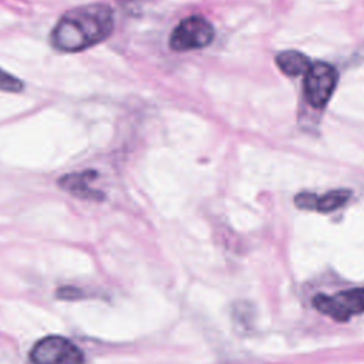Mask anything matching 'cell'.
Returning a JSON list of instances; mask_svg holds the SVG:
<instances>
[{"label": "cell", "instance_id": "1", "mask_svg": "<svg viewBox=\"0 0 364 364\" xmlns=\"http://www.w3.org/2000/svg\"><path fill=\"white\" fill-rule=\"evenodd\" d=\"M114 24V10L108 4H82L58 18L50 33V43L58 51L78 53L107 40Z\"/></svg>", "mask_w": 364, "mask_h": 364}, {"label": "cell", "instance_id": "2", "mask_svg": "<svg viewBox=\"0 0 364 364\" xmlns=\"http://www.w3.org/2000/svg\"><path fill=\"white\" fill-rule=\"evenodd\" d=\"M215 38V28L203 16L182 18L169 36V47L173 51H191L208 47Z\"/></svg>", "mask_w": 364, "mask_h": 364}, {"label": "cell", "instance_id": "3", "mask_svg": "<svg viewBox=\"0 0 364 364\" xmlns=\"http://www.w3.org/2000/svg\"><path fill=\"white\" fill-rule=\"evenodd\" d=\"M30 364H84L82 351L63 336L40 338L28 354Z\"/></svg>", "mask_w": 364, "mask_h": 364}, {"label": "cell", "instance_id": "4", "mask_svg": "<svg viewBox=\"0 0 364 364\" xmlns=\"http://www.w3.org/2000/svg\"><path fill=\"white\" fill-rule=\"evenodd\" d=\"M313 306L333 320L346 321L355 314L364 313V287L347 289L331 296L317 294L313 297Z\"/></svg>", "mask_w": 364, "mask_h": 364}, {"label": "cell", "instance_id": "5", "mask_svg": "<svg viewBox=\"0 0 364 364\" xmlns=\"http://www.w3.org/2000/svg\"><path fill=\"white\" fill-rule=\"evenodd\" d=\"M338 81L337 70L324 61H316L306 71L303 88L309 104L323 108L331 98Z\"/></svg>", "mask_w": 364, "mask_h": 364}, {"label": "cell", "instance_id": "6", "mask_svg": "<svg viewBox=\"0 0 364 364\" xmlns=\"http://www.w3.org/2000/svg\"><path fill=\"white\" fill-rule=\"evenodd\" d=\"M97 172L94 171H84V172H77V173H70L63 176L58 183L63 186V189L68 191L70 193L78 196V198H84V199H94V200H101V198L104 196L102 193L92 191L88 186V182L95 179Z\"/></svg>", "mask_w": 364, "mask_h": 364}, {"label": "cell", "instance_id": "7", "mask_svg": "<svg viewBox=\"0 0 364 364\" xmlns=\"http://www.w3.org/2000/svg\"><path fill=\"white\" fill-rule=\"evenodd\" d=\"M276 64L280 68V71L289 77H297L303 73L306 74V71L311 65L309 57L296 50H287V51L279 53L276 55Z\"/></svg>", "mask_w": 364, "mask_h": 364}, {"label": "cell", "instance_id": "8", "mask_svg": "<svg viewBox=\"0 0 364 364\" xmlns=\"http://www.w3.org/2000/svg\"><path fill=\"white\" fill-rule=\"evenodd\" d=\"M350 195H351V192L347 189H336V191L327 192L323 196H318L316 210L324 212V213L331 212V210L340 208L341 205H344L347 202V199L350 198Z\"/></svg>", "mask_w": 364, "mask_h": 364}, {"label": "cell", "instance_id": "9", "mask_svg": "<svg viewBox=\"0 0 364 364\" xmlns=\"http://www.w3.org/2000/svg\"><path fill=\"white\" fill-rule=\"evenodd\" d=\"M23 90H24V82L18 77L0 68V91L17 94V92H21Z\"/></svg>", "mask_w": 364, "mask_h": 364}, {"label": "cell", "instance_id": "10", "mask_svg": "<svg viewBox=\"0 0 364 364\" xmlns=\"http://www.w3.org/2000/svg\"><path fill=\"white\" fill-rule=\"evenodd\" d=\"M317 199H318V196L314 195V193L301 192V193H299V195L294 198V203H296V206L300 208V209L311 210V209H316V206H317Z\"/></svg>", "mask_w": 364, "mask_h": 364}]
</instances>
